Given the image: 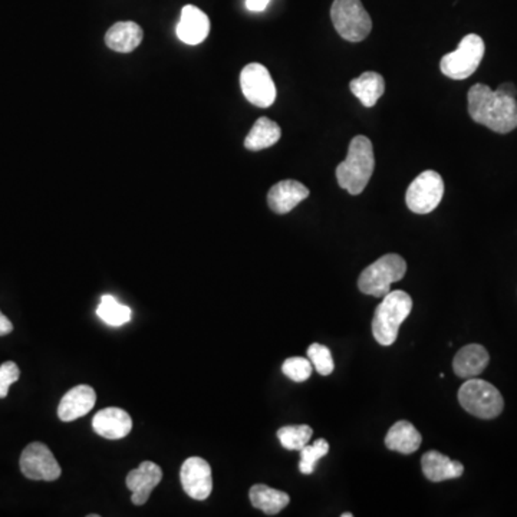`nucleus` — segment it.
I'll use <instances>...</instances> for the list:
<instances>
[{
  "mask_svg": "<svg viewBox=\"0 0 517 517\" xmlns=\"http://www.w3.org/2000/svg\"><path fill=\"white\" fill-rule=\"evenodd\" d=\"M517 89L506 82L493 91L486 84H475L468 91V114L473 121L498 134L517 128Z\"/></svg>",
  "mask_w": 517,
  "mask_h": 517,
  "instance_id": "obj_1",
  "label": "nucleus"
},
{
  "mask_svg": "<svg viewBox=\"0 0 517 517\" xmlns=\"http://www.w3.org/2000/svg\"><path fill=\"white\" fill-rule=\"evenodd\" d=\"M375 168L373 143L364 135L351 141L345 161L336 167V180L341 189L358 196L366 190Z\"/></svg>",
  "mask_w": 517,
  "mask_h": 517,
  "instance_id": "obj_2",
  "label": "nucleus"
},
{
  "mask_svg": "<svg viewBox=\"0 0 517 517\" xmlns=\"http://www.w3.org/2000/svg\"><path fill=\"white\" fill-rule=\"evenodd\" d=\"M413 309V299L404 290H392L382 297L373 320L374 338L380 345L396 343L399 327L407 320Z\"/></svg>",
  "mask_w": 517,
  "mask_h": 517,
  "instance_id": "obj_3",
  "label": "nucleus"
},
{
  "mask_svg": "<svg viewBox=\"0 0 517 517\" xmlns=\"http://www.w3.org/2000/svg\"><path fill=\"white\" fill-rule=\"evenodd\" d=\"M407 272V263L396 253L382 256L373 265L362 270L358 279V288L366 295L384 297L391 292L392 283L401 281Z\"/></svg>",
  "mask_w": 517,
  "mask_h": 517,
  "instance_id": "obj_4",
  "label": "nucleus"
},
{
  "mask_svg": "<svg viewBox=\"0 0 517 517\" xmlns=\"http://www.w3.org/2000/svg\"><path fill=\"white\" fill-rule=\"evenodd\" d=\"M459 401L464 410L477 419H496L505 408V401L498 388L479 378H470L461 385Z\"/></svg>",
  "mask_w": 517,
  "mask_h": 517,
  "instance_id": "obj_5",
  "label": "nucleus"
},
{
  "mask_svg": "<svg viewBox=\"0 0 517 517\" xmlns=\"http://www.w3.org/2000/svg\"><path fill=\"white\" fill-rule=\"evenodd\" d=\"M331 19L341 38L362 42L373 31V20L361 0H334Z\"/></svg>",
  "mask_w": 517,
  "mask_h": 517,
  "instance_id": "obj_6",
  "label": "nucleus"
},
{
  "mask_svg": "<svg viewBox=\"0 0 517 517\" xmlns=\"http://www.w3.org/2000/svg\"><path fill=\"white\" fill-rule=\"evenodd\" d=\"M486 46L479 35L470 34L461 39L454 52L444 55L440 62V69L451 80H467L477 71L483 61Z\"/></svg>",
  "mask_w": 517,
  "mask_h": 517,
  "instance_id": "obj_7",
  "label": "nucleus"
},
{
  "mask_svg": "<svg viewBox=\"0 0 517 517\" xmlns=\"http://www.w3.org/2000/svg\"><path fill=\"white\" fill-rule=\"evenodd\" d=\"M444 196L442 175L433 170L421 173L405 193L408 209L415 214H428L437 209Z\"/></svg>",
  "mask_w": 517,
  "mask_h": 517,
  "instance_id": "obj_8",
  "label": "nucleus"
},
{
  "mask_svg": "<svg viewBox=\"0 0 517 517\" xmlns=\"http://www.w3.org/2000/svg\"><path fill=\"white\" fill-rule=\"evenodd\" d=\"M240 88L244 98L258 108H269L276 101V85L266 66L249 64L240 73Z\"/></svg>",
  "mask_w": 517,
  "mask_h": 517,
  "instance_id": "obj_9",
  "label": "nucleus"
},
{
  "mask_svg": "<svg viewBox=\"0 0 517 517\" xmlns=\"http://www.w3.org/2000/svg\"><path fill=\"white\" fill-rule=\"evenodd\" d=\"M20 472L29 480L54 482L61 477V466L43 443H31L20 456Z\"/></svg>",
  "mask_w": 517,
  "mask_h": 517,
  "instance_id": "obj_10",
  "label": "nucleus"
},
{
  "mask_svg": "<svg viewBox=\"0 0 517 517\" xmlns=\"http://www.w3.org/2000/svg\"><path fill=\"white\" fill-rule=\"evenodd\" d=\"M181 486L194 500H205L213 490V475L210 464L202 457H190L180 470Z\"/></svg>",
  "mask_w": 517,
  "mask_h": 517,
  "instance_id": "obj_11",
  "label": "nucleus"
},
{
  "mask_svg": "<svg viewBox=\"0 0 517 517\" xmlns=\"http://www.w3.org/2000/svg\"><path fill=\"white\" fill-rule=\"evenodd\" d=\"M161 479H163V472L160 466H157L152 461H144L135 470L129 472L126 483L133 493L131 500L134 505L143 506L149 500L152 490L160 484Z\"/></svg>",
  "mask_w": 517,
  "mask_h": 517,
  "instance_id": "obj_12",
  "label": "nucleus"
},
{
  "mask_svg": "<svg viewBox=\"0 0 517 517\" xmlns=\"http://www.w3.org/2000/svg\"><path fill=\"white\" fill-rule=\"evenodd\" d=\"M309 197L308 187L297 180H283L274 184L267 193V204L276 214L292 212L299 203Z\"/></svg>",
  "mask_w": 517,
  "mask_h": 517,
  "instance_id": "obj_13",
  "label": "nucleus"
},
{
  "mask_svg": "<svg viewBox=\"0 0 517 517\" xmlns=\"http://www.w3.org/2000/svg\"><path fill=\"white\" fill-rule=\"evenodd\" d=\"M96 403V394L89 385H76L62 397L58 417L64 422L75 421L87 415Z\"/></svg>",
  "mask_w": 517,
  "mask_h": 517,
  "instance_id": "obj_14",
  "label": "nucleus"
},
{
  "mask_svg": "<svg viewBox=\"0 0 517 517\" xmlns=\"http://www.w3.org/2000/svg\"><path fill=\"white\" fill-rule=\"evenodd\" d=\"M175 31L180 41L186 45H200L209 36V16L197 6L187 4L181 11V18Z\"/></svg>",
  "mask_w": 517,
  "mask_h": 517,
  "instance_id": "obj_15",
  "label": "nucleus"
},
{
  "mask_svg": "<svg viewBox=\"0 0 517 517\" xmlns=\"http://www.w3.org/2000/svg\"><path fill=\"white\" fill-rule=\"evenodd\" d=\"M92 428L101 437L108 440H121L127 437L133 428V420L127 411L110 407L96 413L92 420Z\"/></svg>",
  "mask_w": 517,
  "mask_h": 517,
  "instance_id": "obj_16",
  "label": "nucleus"
},
{
  "mask_svg": "<svg viewBox=\"0 0 517 517\" xmlns=\"http://www.w3.org/2000/svg\"><path fill=\"white\" fill-rule=\"evenodd\" d=\"M489 361H490V357L486 348L479 343H472V345L464 346L457 352L452 361V369L457 377L470 380V378L479 377L489 366Z\"/></svg>",
  "mask_w": 517,
  "mask_h": 517,
  "instance_id": "obj_17",
  "label": "nucleus"
},
{
  "mask_svg": "<svg viewBox=\"0 0 517 517\" xmlns=\"http://www.w3.org/2000/svg\"><path fill=\"white\" fill-rule=\"evenodd\" d=\"M143 39H144V32L135 22L115 23L105 35V43L108 48L120 54H129L134 50H137Z\"/></svg>",
  "mask_w": 517,
  "mask_h": 517,
  "instance_id": "obj_18",
  "label": "nucleus"
},
{
  "mask_svg": "<svg viewBox=\"0 0 517 517\" xmlns=\"http://www.w3.org/2000/svg\"><path fill=\"white\" fill-rule=\"evenodd\" d=\"M422 473L430 482H444V480L459 479L464 473V466L460 461H454L442 452L428 451L422 456Z\"/></svg>",
  "mask_w": 517,
  "mask_h": 517,
  "instance_id": "obj_19",
  "label": "nucleus"
},
{
  "mask_svg": "<svg viewBox=\"0 0 517 517\" xmlns=\"http://www.w3.org/2000/svg\"><path fill=\"white\" fill-rule=\"evenodd\" d=\"M421 442V434L411 422L404 421V420L396 422L388 430L387 437H385V445L388 449L401 452V454H413L417 451Z\"/></svg>",
  "mask_w": 517,
  "mask_h": 517,
  "instance_id": "obj_20",
  "label": "nucleus"
},
{
  "mask_svg": "<svg viewBox=\"0 0 517 517\" xmlns=\"http://www.w3.org/2000/svg\"><path fill=\"white\" fill-rule=\"evenodd\" d=\"M351 92L361 101L362 105L373 108L384 96L385 81L382 75L374 71H367L355 80L351 81Z\"/></svg>",
  "mask_w": 517,
  "mask_h": 517,
  "instance_id": "obj_21",
  "label": "nucleus"
},
{
  "mask_svg": "<svg viewBox=\"0 0 517 517\" xmlns=\"http://www.w3.org/2000/svg\"><path fill=\"white\" fill-rule=\"evenodd\" d=\"M282 129L276 122L260 117L249 131L248 137L244 140V147L251 151H260V150L269 149L281 140Z\"/></svg>",
  "mask_w": 517,
  "mask_h": 517,
  "instance_id": "obj_22",
  "label": "nucleus"
},
{
  "mask_svg": "<svg viewBox=\"0 0 517 517\" xmlns=\"http://www.w3.org/2000/svg\"><path fill=\"white\" fill-rule=\"evenodd\" d=\"M249 496H251V505L266 514H278L290 502L288 493L276 490L265 484H256L251 487Z\"/></svg>",
  "mask_w": 517,
  "mask_h": 517,
  "instance_id": "obj_23",
  "label": "nucleus"
},
{
  "mask_svg": "<svg viewBox=\"0 0 517 517\" xmlns=\"http://www.w3.org/2000/svg\"><path fill=\"white\" fill-rule=\"evenodd\" d=\"M96 315L110 327H121L131 320V309L120 304L112 295H104L96 309Z\"/></svg>",
  "mask_w": 517,
  "mask_h": 517,
  "instance_id": "obj_24",
  "label": "nucleus"
},
{
  "mask_svg": "<svg viewBox=\"0 0 517 517\" xmlns=\"http://www.w3.org/2000/svg\"><path fill=\"white\" fill-rule=\"evenodd\" d=\"M313 428L309 426H286L279 428L278 438L282 447L290 451H301L313 437Z\"/></svg>",
  "mask_w": 517,
  "mask_h": 517,
  "instance_id": "obj_25",
  "label": "nucleus"
},
{
  "mask_svg": "<svg viewBox=\"0 0 517 517\" xmlns=\"http://www.w3.org/2000/svg\"><path fill=\"white\" fill-rule=\"evenodd\" d=\"M329 451V444L327 440H316L313 445L306 444L301 450V461H299V470L302 475H313L315 472L316 463L322 457L327 456Z\"/></svg>",
  "mask_w": 517,
  "mask_h": 517,
  "instance_id": "obj_26",
  "label": "nucleus"
},
{
  "mask_svg": "<svg viewBox=\"0 0 517 517\" xmlns=\"http://www.w3.org/2000/svg\"><path fill=\"white\" fill-rule=\"evenodd\" d=\"M309 361L313 362L316 371L323 377L334 373L335 364L331 351L322 343H313L308 348Z\"/></svg>",
  "mask_w": 517,
  "mask_h": 517,
  "instance_id": "obj_27",
  "label": "nucleus"
},
{
  "mask_svg": "<svg viewBox=\"0 0 517 517\" xmlns=\"http://www.w3.org/2000/svg\"><path fill=\"white\" fill-rule=\"evenodd\" d=\"M282 371L289 380L295 381V382H305L313 374V362L306 358H288L282 366Z\"/></svg>",
  "mask_w": 517,
  "mask_h": 517,
  "instance_id": "obj_28",
  "label": "nucleus"
},
{
  "mask_svg": "<svg viewBox=\"0 0 517 517\" xmlns=\"http://www.w3.org/2000/svg\"><path fill=\"white\" fill-rule=\"evenodd\" d=\"M20 369L13 361H6L0 366V398L8 397L9 388L19 380Z\"/></svg>",
  "mask_w": 517,
  "mask_h": 517,
  "instance_id": "obj_29",
  "label": "nucleus"
},
{
  "mask_svg": "<svg viewBox=\"0 0 517 517\" xmlns=\"http://www.w3.org/2000/svg\"><path fill=\"white\" fill-rule=\"evenodd\" d=\"M269 4L270 0H246V8L251 12H263Z\"/></svg>",
  "mask_w": 517,
  "mask_h": 517,
  "instance_id": "obj_30",
  "label": "nucleus"
},
{
  "mask_svg": "<svg viewBox=\"0 0 517 517\" xmlns=\"http://www.w3.org/2000/svg\"><path fill=\"white\" fill-rule=\"evenodd\" d=\"M13 331V323L8 320V316H4L0 313V336H6Z\"/></svg>",
  "mask_w": 517,
  "mask_h": 517,
  "instance_id": "obj_31",
  "label": "nucleus"
},
{
  "mask_svg": "<svg viewBox=\"0 0 517 517\" xmlns=\"http://www.w3.org/2000/svg\"><path fill=\"white\" fill-rule=\"evenodd\" d=\"M352 516V513H343V517H351Z\"/></svg>",
  "mask_w": 517,
  "mask_h": 517,
  "instance_id": "obj_32",
  "label": "nucleus"
}]
</instances>
